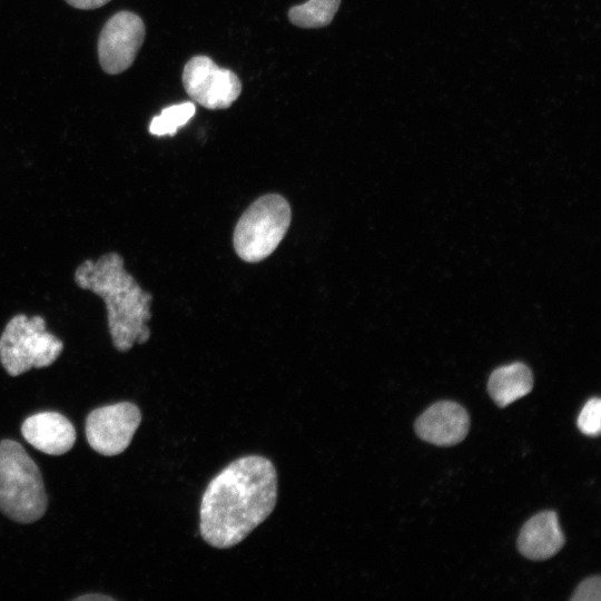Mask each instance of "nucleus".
<instances>
[{
    "label": "nucleus",
    "mask_w": 601,
    "mask_h": 601,
    "mask_svg": "<svg viewBox=\"0 0 601 601\" xmlns=\"http://www.w3.org/2000/svg\"><path fill=\"white\" fill-rule=\"evenodd\" d=\"M48 497L41 472L23 446L0 441V511L10 520L33 523L47 511Z\"/></svg>",
    "instance_id": "nucleus-3"
},
{
    "label": "nucleus",
    "mask_w": 601,
    "mask_h": 601,
    "mask_svg": "<svg viewBox=\"0 0 601 601\" xmlns=\"http://www.w3.org/2000/svg\"><path fill=\"white\" fill-rule=\"evenodd\" d=\"M183 85L193 100L208 109L228 108L242 91L236 73L206 56H195L185 65Z\"/></svg>",
    "instance_id": "nucleus-7"
},
{
    "label": "nucleus",
    "mask_w": 601,
    "mask_h": 601,
    "mask_svg": "<svg viewBox=\"0 0 601 601\" xmlns=\"http://www.w3.org/2000/svg\"><path fill=\"white\" fill-rule=\"evenodd\" d=\"M46 325L40 315L17 314L8 321L0 335V363L10 376L48 367L60 356L63 343Z\"/></svg>",
    "instance_id": "nucleus-4"
},
{
    "label": "nucleus",
    "mask_w": 601,
    "mask_h": 601,
    "mask_svg": "<svg viewBox=\"0 0 601 601\" xmlns=\"http://www.w3.org/2000/svg\"><path fill=\"white\" fill-rule=\"evenodd\" d=\"M277 472L267 457H239L208 483L199 506V532L217 549L240 543L273 512L277 501Z\"/></svg>",
    "instance_id": "nucleus-1"
},
{
    "label": "nucleus",
    "mask_w": 601,
    "mask_h": 601,
    "mask_svg": "<svg viewBox=\"0 0 601 601\" xmlns=\"http://www.w3.org/2000/svg\"><path fill=\"white\" fill-rule=\"evenodd\" d=\"M564 542L558 514L553 511H543L524 523L519 533L518 549L523 556L542 561L555 555Z\"/></svg>",
    "instance_id": "nucleus-11"
},
{
    "label": "nucleus",
    "mask_w": 601,
    "mask_h": 601,
    "mask_svg": "<svg viewBox=\"0 0 601 601\" xmlns=\"http://www.w3.org/2000/svg\"><path fill=\"white\" fill-rule=\"evenodd\" d=\"M341 0H308L294 6L288 11L293 24L300 28H321L331 23Z\"/></svg>",
    "instance_id": "nucleus-13"
},
{
    "label": "nucleus",
    "mask_w": 601,
    "mask_h": 601,
    "mask_svg": "<svg viewBox=\"0 0 601 601\" xmlns=\"http://www.w3.org/2000/svg\"><path fill=\"white\" fill-rule=\"evenodd\" d=\"M572 601H600L601 580L599 575L582 581L570 598Z\"/></svg>",
    "instance_id": "nucleus-16"
},
{
    "label": "nucleus",
    "mask_w": 601,
    "mask_h": 601,
    "mask_svg": "<svg viewBox=\"0 0 601 601\" xmlns=\"http://www.w3.org/2000/svg\"><path fill=\"white\" fill-rule=\"evenodd\" d=\"M533 375L523 363L515 362L494 370L487 382V392L500 407H505L532 391Z\"/></svg>",
    "instance_id": "nucleus-12"
},
{
    "label": "nucleus",
    "mask_w": 601,
    "mask_h": 601,
    "mask_svg": "<svg viewBox=\"0 0 601 601\" xmlns=\"http://www.w3.org/2000/svg\"><path fill=\"white\" fill-rule=\"evenodd\" d=\"M76 285L101 297L107 311L114 347L127 352L150 338L152 295L140 287L125 268L120 254L110 252L96 260L85 259L75 270Z\"/></svg>",
    "instance_id": "nucleus-2"
},
{
    "label": "nucleus",
    "mask_w": 601,
    "mask_h": 601,
    "mask_svg": "<svg viewBox=\"0 0 601 601\" xmlns=\"http://www.w3.org/2000/svg\"><path fill=\"white\" fill-rule=\"evenodd\" d=\"M73 600H85V601H88V600H100V601L109 600L110 601V600H115V599L109 597V595H105V594H100V593H95V594L89 593V594L77 597Z\"/></svg>",
    "instance_id": "nucleus-18"
},
{
    "label": "nucleus",
    "mask_w": 601,
    "mask_h": 601,
    "mask_svg": "<svg viewBox=\"0 0 601 601\" xmlns=\"http://www.w3.org/2000/svg\"><path fill=\"white\" fill-rule=\"evenodd\" d=\"M193 102H183L169 106L161 110L159 116L152 118L149 132L155 136L175 135L177 129L186 125L195 115Z\"/></svg>",
    "instance_id": "nucleus-14"
},
{
    "label": "nucleus",
    "mask_w": 601,
    "mask_h": 601,
    "mask_svg": "<svg viewBox=\"0 0 601 601\" xmlns=\"http://www.w3.org/2000/svg\"><path fill=\"white\" fill-rule=\"evenodd\" d=\"M290 217V206L283 196L267 194L256 199L236 224V254L248 263L268 257L286 235Z\"/></svg>",
    "instance_id": "nucleus-5"
},
{
    "label": "nucleus",
    "mask_w": 601,
    "mask_h": 601,
    "mask_svg": "<svg viewBox=\"0 0 601 601\" xmlns=\"http://www.w3.org/2000/svg\"><path fill=\"white\" fill-rule=\"evenodd\" d=\"M414 427L423 441L439 446H452L467 435L470 417L462 405L452 401H440L417 417Z\"/></svg>",
    "instance_id": "nucleus-9"
},
{
    "label": "nucleus",
    "mask_w": 601,
    "mask_h": 601,
    "mask_svg": "<svg viewBox=\"0 0 601 601\" xmlns=\"http://www.w3.org/2000/svg\"><path fill=\"white\" fill-rule=\"evenodd\" d=\"M579 430L589 436H598L601 431V401L599 397L590 398L581 410L578 417Z\"/></svg>",
    "instance_id": "nucleus-15"
},
{
    "label": "nucleus",
    "mask_w": 601,
    "mask_h": 601,
    "mask_svg": "<svg viewBox=\"0 0 601 601\" xmlns=\"http://www.w3.org/2000/svg\"><path fill=\"white\" fill-rule=\"evenodd\" d=\"M65 1L76 9L91 10V9H97L105 6L110 0H65Z\"/></svg>",
    "instance_id": "nucleus-17"
},
{
    "label": "nucleus",
    "mask_w": 601,
    "mask_h": 601,
    "mask_svg": "<svg viewBox=\"0 0 601 601\" xmlns=\"http://www.w3.org/2000/svg\"><path fill=\"white\" fill-rule=\"evenodd\" d=\"M21 434L35 449L49 455L67 453L76 442L72 423L58 412H39L28 416Z\"/></svg>",
    "instance_id": "nucleus-10"
},
{
    "label": "nucleus",
    "mask_w": 601,
    "mask_h": 601,
    "mask_svg": "<svg viewBox=\"0 0 601 601\" xmlns=\"http://www.w3.org/2000/svg\"><path fill=\"white\" fill-rule=\"evenodd\" d=\"M145 24L130 11L115 13L102 27L98 39V59L105 72L118 75L127 70L145 39Z\"/></svg>",
    "instance_id": "nucleus-8"
},
{
    "label": "nucleus",
    "mask_w": 601,
    "mask_h": 601,
    "mask_svg": "<svg viewBox=\"0 0 601 601\" xmlns=\"http://www.w3.org/2000/svg\"><path fill=\"white\" fill-rule=\"evenodd\" d=\"M140 422L141 412L134 403L119 402L97 407L86 418V437L97 453L118 455L130 445Z\"/></svg>",
    "instance_id": "nucleus-6"
}]
</instances>
